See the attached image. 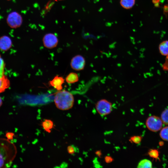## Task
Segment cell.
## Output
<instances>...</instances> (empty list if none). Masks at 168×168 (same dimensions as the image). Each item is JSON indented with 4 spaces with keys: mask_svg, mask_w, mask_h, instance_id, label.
Returning <instances> with one entry per match:
<instances>
[{
    "mask_svg": "<svg viewBox=\"0 0 168 168\" xmlns=\"http://www.w3.org/2000/svg\"><path fill=\"white\" fill-rule=\"evenodd\" d=\"M54 101L58 109L66 110L72 107L74 100V96L71 92L65 90H61L55 93Z\"/></svg>",
    "mask_w": 168,
    "mask_h": 168,
    "instance_id": "obj_1",
    "label": "cell"
},
{
    "mask_svg": "<svg viewBox=\"0 0 168 168\" xmlns=\"http://www.w3.org/2000/svg\"><path fill=\"white\" fill-rule=\"evenodd\" d=\"M8 139H0V154L4 159L7 164L11 162L15 155L13 144Z\"/></svg>",
    "mask_w": 168,
    "mask_h": 168,
    "instance_id": "obj_2",
    "label": "cell"
},
{
    "mask_svg": "<svg viewBox=\"0 0 168 168\" xmlns=\"http://www.w3.org/2000/svg\"><path fill=\"white\" fill-rule=\"evenodd\" d=\"M96 111L100 115L105 116L110 114L112 110V103L107 100L102 99L98 101L96 105Z\"/></svg>",
    "mask_w": 168,
    "mask_h": 168,
    "instance_id": "obj_3",
    "label": "cell"
},
{
    "mask_svg": "<svg viewBox=\"0 0 168 168\" xmlns=\"http://www.w3.org/2000/svg\"><path fill=\"white\" fill-rule=\"evenodd\" d=\"M162 123L161 118L156 116L152 115L148 117L147 119L146 125L150 131L156 132L161 129Z\"/></svg>",
    "mask_w": 168,
    "mask_h": 168,
    "instance_id": "obj_4",
    "label": "cell"
},
{
    "mask_svg": "<svg viewBox=\"0 0 168 168\" xmlns=\"http://www.w3.org/2000/svg\"><path fill=\"white\" fill-rule=\"evenodd\" d=\"M22 21L21 16L16 12H13L9 14L7 19V23L8 26L14 28L20 26Z\"/></svg>",
    "mask_w": 168,
    "mask_h": 168,
    "instance_id": "obj_5",
    "label": "cell"
},
{
    "mask_svg": "<svg viewBox=\"0 0 168 168\" xmlns=\"http://www.w3.org/2000/svg\"><path fill=\"white\" fill-rule=\"evenodd\" d=\"M70 65L72 68L74 70H82L84 69L85 66V58L80 55H75L71 59Z\"/></svg>",
    "mask_w": 168,
    "mask_h": 168,
    "instance_id": "obj_6",
    "label": "cell"
},
{
    "mask_svg": "<svg viewBox=\"0 0 168 168\" xmlns=\"http://www.w3.org/2000/svg\"><path fill=\"white\" fill-rule=\"evenodd\" d=\"M43 42L45 47L51 49L57 46L58 43V40L57 36L54 34L51 33H48L44 36Z\"/></svg>",
    "mask_w": 168,
    "mask_h": 168,
    "instance_id": "obj_7",
    "label": "cell"
},
{
    "mask_svg": "<svg viewBox=\"0 0 168 168\" xmlns=\"http://www.w3.org/2000/svg\"><path fill=\"white\" fill-rule=\"evenodd\" d=\"M65 80L64 78L58 75H56L54 78L49 82L50 86L54 87L57 91L62 90V85L64 82Z\"/></svg>",
    "mask_w": 168,
    "mask_h": 168,
    "instance_id": "obj_8",
    "label": "cell"
},
{
    "mask_svg": "<svg viewBox=\"0 0 168 168\" xmlns=\"http://www.w3.org/2000/svg\"><path fill=\"white\" fill-rule=\"evenodd\" d=\"M12 41L8 36H3L0 38V49L3 51H6L12 46Z\"/></svg>",
    "mask_w": 168,
    "mask_h": 168,
    "instance_id": "obj_9",
    "label": "cell"
},
{
    "mask_svg": "<svg viewBox=\"0 0 168 168\" xmlns=\"http://www.w3.org/2000/svg\"><path fill=\"white\" fill-rule=\"evenodd\" d=\"M41 125L44 130L49 133L54 127L53 121L49 119H45L42 122Z\"/></svg>",
    "mask_w": 168,
    "mask_h": 168,
    "instance_id": "obj_10",
    "label": "cell"
},
{
    "mask_svg": "<svg viewBox=\"0 0 168 168\" xmlns=\"http://www.w3.org/2000/svg\"><path fill=\"white\" fill-rule=\"evenodd\" d=\"M10 85L9 80L4 75L2 77H0V93L3 92L8 88Z\"/></svg>",
    "mask_w": 168,
    "mask_h": 168,
    "instance_id": "obj_11",
    "label": "cell"
},
{
    "mask_svg": "<svg viewBox=\"0 0 168 168\" xmlns=\"http://www.w3.org/2000/svg\"><path fill=\"white\" fill-rule=\"evenodd\" d=\"M79 79L78 75L77 73L71 72L67 76L65 80L68 83L73 84L78 82Z\"/></svg>",
    "mask_w": 168,
    "mask_h": 168,
    "instance_id": "obj_12",
    "label": "cell"
},
{
    "mask_svg": "<svg viewBox=\"0 0 168 168\" xmlns=\"http://www.w3.org/2000/svg\"><path fill=\"white\" fill-rule=\"evenodd\" d=\"M159 49L160 54L163 56L168 55V40L161 42L159 44Z\"/></svg>",
    "mask_w": 168,
    "mask_h": 168,
    "instance_id": "obj_13",
    "label": "cell"
},
{
    "mask_svg": "<svg viewBox=\"0 0 168 168\" xmlns=\"http://www.w3.org/2000/svg\"><path fill=\"white\" fill-rule=\"evenodd\" d=\"M120 4L124 9H129L134 6L135 0H120Z\"/></svg>",
    "mask_w": 168,
    "mask_h": 168,
    "instance_id": "obj_14",
    "label": "cell"
},
{
    "mask_svg": "<svg viewBox=\"0 0 168 168\" xmlns=\"http://www.w3.org/2000/svg\"><path fill=\"white\" fill-rule=\"evenodd\" d=\"M137 167L138 168H151L152 167V163L148 160L143 159L138 163Z\"/></svg>",
    "mask_w": 168,
    "mask_h": 168,
    "instance_id": "obj_15",
    "label": "cell"
},
{
    "mask_svg": "<svg viewBox=\"0 0 168 168\" xmlns=\"http://www.w3.org/2000/svg\"><path fill=\"white\" fill-rule=\"evenodd\" d=\"M160 136L163 140L168 141V126L165 127L161 129Z\"/></svg>",
    "mask_w": 168,
    "mask_h": 168,
    "instance_id": "obj_16",
    "label": "cell"
},
{
    "mask_svg": "<svg viewBox=\"0 0 168 168\" xmlns=\"http://www.w3.org/2000/svg\"><path fill=\"white\" fill-rule=\"evenodd\" d=\"M149 156L153 159L157 160L159 159V152L157 149H150L148 152Z\"/></svg>",
    "mask_w": 168,
    "mask_h": 168,
    "instance_id": "obj_17",
    "label": "cell"
},
{
    "mask_svg": "<svg viewBox=\"0 0 168 168\" xmlns=\"http://www.w3.org/2000/svg\"><path fill=\"white\" fill-rule=\"evenodd\" d=\"M161 118L164 124L168 125V109H166L163 111L161 114Z\"/></svg>",
    "mask_w": 168,
    "mask_h": 168,
    "instance_id": "obj_18",
    "label": "cell"
},
{
    "mask_svg": "<svg viewBox=\"0 0 168 168\" xmlns=\"http://www.w3.org/2000/svg\"><path fill=\"white\" fill-rule=\"evenodd\" d=\"M142 138L140 136H133L130 137L129 139V141L131 143L138 144L140 143Z\"/></svg>",
    "mask_w": 168,
    "mask_h": 168,
    "instance_id": "obj_19",
    "label": "cell"
},
{
    "mask_svg": "<svg viewBox=\"0 0 168 168\" xmlns=\"http://www.w3.org/2000/svg\"><path fill=\"white\" fill-rule=\"evenodd\" d=\"M5 63L4 61L0 54V77L4 75Z\"/></svg>",
    "mask_w": 168,
    "mask_h": 168,
    "instance_id": "obj_20",
    "label": "cell"
},
{
    "mask_svg": "<svg viewBox=\"0 0 168 168\" xmlns=\"http://www.w3.org/2000/svg\"><path fill=\"white\" fill-rule=\"evenodd\" d=\"M67 151L69 154L73 155L76 152V148L74 146L69 145L67 147Z\"/></svg>",
    "mask_w": 168,
    "mask_h": 168,
    "instance_id": "obj_21",
    "label": "cell"
},
{
    "mask_svg": "<svg viewBox=\"0 0 168 168\" xmlns=\"http://www.w3.org/2000/svg\"><path fill=\"white\" fill-rule=\"evenodd\" d=\"M162 67L164 70L168 71V55L166 56L165 62L163 64Z\"/></svg>",
    "mask_w": 168,
    "mask_h": 168,
    "instance_id": "obj_22",
    "label": "cell"
},
{
    "mask_svg": "<svg viewBox=\"0 0 168 168\" xmlns=\"http://www.w3.org/2000/svg\"><path fill=\"white\" fill-rule=\"evenodd\" d=\"M6 161L3 156L0 154V168L6 166Z\"/></svg>",
    "mask_w": 168,
    "mask_h": 168,
    "instance_id": "obj_23",
    "label": "cell"
},
{
    "mask_svg": "<svg viewBox=\"0 0 168 168\" xmlns=\"http://www.w3.org/2000/svg\"><path fill=\"white\" fill-rule=\"evenodd\" d=\"M6 137L8 140H12L15 134L12 132H8L6 133Z\"/></svg>",
    "mask_w": 168,
    "mask_h": 168,
    "instance_id": "obj_24",
    "label": "cell"
},
{
    "mask_svg": "<svg viewBox=\"0 0 168 168\" xmlns=\"http://www.w3.org/2000/svg\"><path fill=\"white\" fill-rule=\"evenodd\" d=\"M105 160L106 163H110L113 161V159L110 156H106L105 158Z\"/></svg>",
    "mask_w": 168,
    "mask_h": 168,
    "instance_id": "obj_25",
    "label": "cell"
},
{
    "mask_svg": "<svg viewBox=\"0 0 168 168\" xmlns=\"http://www.w3.org/2000/svg\"><path fill=\"white\" fill-rule=\"evenodd\" d=\"M96 154L99 157H100L101 156V153L100 151H97L96 152Z\"/></svg>",
    "mask_w": 168,
    "mask_h": 168,
    "instance_id": "obj_26",
    "label": "cell"
},
{
    "mask_svg": "<svg viewBox=\"0 0 168 168\" xmlns=\"http://www.w3.org/2000/svg\"><path fill=\"white\" fill-rule=\"evenodd\" d=\"M163 144H164V142L162 141H160L159 142V145L160 146H162V145H163Z\"/></svg>",
    "mask_w": 168,
    "mask_h": 168,
    "instance_id": "obj_27",
    "label": "cell"
},
{
    "mask_svg": "<svg viewBox=\"0 0 168 168\" xmlns=\"http://www.w3.org/2000/svg\"><path fill=\"white\" fill-rule=\"evenodd\" d=\"M2 103V100L1 98L0 97V107L1 106Z\"/></svg>",
    "mask_w": 168,
    "mask_h": 168,
    "instance_id": "obj_28",
    "label": "cell"
},
{
    "mask_svg": "<svg viewBox=\"0 0 168 168\" xmlns=\"http://www.w3.org/2000/svg\"><path fill=\"white\" fill-rule=\"evenodd\" d=\"M55 1H58V0H55Z\"/></svg>",
    "mask_w": 168,
    "mask_h": 168,
    "instance_id": "obj_29",
    "label": "cell"
},
{
    "mask_svg": "<svg viewBox=\"0 0 168 168\" xmlns=\"http://www.w3.org/2000/svg\"><path fill=\"white\" fill-rule=\"evenodd\" d=\"M167 0V1L168 2V0Z\"/></svg>",
    "mask_w": 168,
    "mask_h": 168,
    "instance_id": "obj_30",
    "label": "cell"
}]
</instances>
